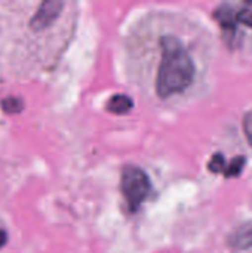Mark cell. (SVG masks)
<instances>
[{
	"instance_id": "1",
	"label": "cell",
	"mask_w": 252,
	"mask_h": 253,
	"mask_svg": "<svg viewBox=\"0 0 252 253\" xmlns=\"http://www.w3.org/2000/svg\"><path fill=\"white\" fill-rule=\"evenodd\" d=\"M0 22V61L10 73L45 68L67 44L74 24L73 3H12Z\"/></svg>"
},
{
	"instance_id": "2",
	"label": "cell",
	"mask_w": 252,
	"mask_h": 253,
	"mask_svg": "<svg viewBox=\"0 0 252 253\" xmlns=\"http://www.w3.org/2000/svg\"><path fill=\"white\" fill-rule=\"evenodd\" d=\"M146 25V40L141 37L135 46L146 52L134 53L144 59V80L154 98L162 102L175 101L192 93L202 77L201 53L192 36H184L180 24L153 22Z\"/></svg>"
},
{
	"instance_id": "3",
	"label": "cell",
	"mask_w": 252,
	"mask_h": 253,
	"mask_svg": "<svg viewBox=\"0 0 252 253\" xmlns=\"http://www.w3.org/2000/svg\"><path fill=\"white\" fill-rule=\"evenodd\" d=\"M212 15L223 31L224 42L230 47H242L252 33V1L223 3Z\"/></svg>"
},
{
	"instance_id": "4",
	"label": "cell",
	"mask_w": 252,
	"mask_h": 253,
	"mask_svg": "<svg viewBox=\"0 0 252 253\" xmlns=\"http://www.w3.org/2000/svg\"><path fill=\"white\" fill-rule=\"evenodd\" d=\"M120 190L128 203L129 212L135 213L140 211L143 203L151 193V181L149 175L138 166L126 165L122 169Z\"/></svg>"
},
{
	"instance_id": "5",
	"label": "cell",
	"mask_w": 252,
	"mask_h": 253,
	"mask_svg": "<svg viewBox=\"0 0 252 253\" xmlns=\"http://www.w3.org/2000/svg\"><path fill=\"white\" fill-rule=\"evenodd\" d=\"M132 107H134L132 98H129L128 95H123V93H116L107 102V110L117 116H123V114L129 113L132 110Z\"/></svg>"
},
{
	"instance_id": "6",
	"label": "cell",
	"mask_w": 252,
	"mask_h": 253,
	"mask_svg": "<svg viewBox=\"0 0 252 253\" xmlns=\"http://www.w3.org/2000/svg\"><path fill=\"white\" fill-rule=\"evenodd\" d=\"M245 163H247V159L239 156V157H235L232 162L227 163V168H226V172H224V176L226 178H232V176H239L245 168Z\"/></svg>"
},
{
	"instance_id": "7",
	"label": "cell",
	"mask_w": 252,
	"mask_h": 253,
	"mask_svg": "<svg viewBox=\"0 0 252 253\" xmlns=\"http://www.w3.org/2000/svg\"><path fill=\"white\" fill-rule=\"evenodd\" d=\"M244 133H245L250 145L252 147V111L247 113L244 117Z\"/></svg>"
},
{
	"instance_id": "8",
	"label": "cell",
	"mask_w": 252,
	"mask_h": 253,
	"mask_svg": "<svg viewBox=\"0 0 252 253\" xmlns=\"http://www.w3.org/2000/svg\"><path fill=\"white\" fill-rule=\"evenodd\" d=\"M6 242H7V234H6V231L0 227V249L6 245Z\"/></svg>"
}]
</instances>
